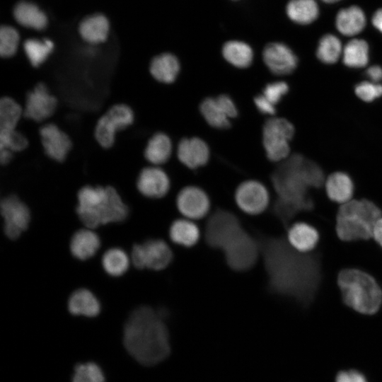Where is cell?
Masks as SVG:
<instances>
[{
	"label": "cell",
	"mask_w": 382,
	"mask_h": 382,
	"mask_svg": "<svg viewBox=\"0 0 382 382\" xmlns=\"http://www.w3.org/2000/svg\"><path fill=\"white\" fill-rule=\"evenodd\" d=\"M100 247V239L92 228H81L76 231L70 241L71 255L78 260H86L96 255Z\"/></svg>",
	"instance_id": "cell-21"
},
{
	"label": "cell",
	"mask_w": 382,
	"mask_h": 382,
	"mask_svg": "<svg viewBox=\"0 0 382 382\" xmlns=\"http://www.w3.org/2000/svg\"><path fill=\"white\" fill-rule=\"evenodd\" d=\"M355 93L362 100L370 102L382 96V85L362 81L356 86Z\"/></svg>",
	"instance_id": "cell-41"
},
{
	"label": "cell",
	"mask_w": 382,
	"mask_h": 382,
	"mask_svg": "<svg viewBox=\"0 0 382 382\" xmlns=\"http://www.w3.org/2000/svg\"><path fill=\"white\" fill-rule=\"evenodd\" d=\"M23 117V107L14 98L5 96L0 99V131L17 129Z\"/></svg>",
	"instance_id": "cell-33"
},
{
	"label": "cell",
	"mask_w": 382,
	"mask_h": 382,
	"mask_svg": "<svg viewBox=\"0 0 382 382\" xmlns=\"http://www.w3.org/2000/svg\"><path fill=\"white\" fill-rule=\"evenodd\" d=\"M260 255L270 294L289 297L306 306L320 284V262L316 255L293 248L284 237L257 232Z\"/></svg>",
	"instance_id": "cell-1"
},
{
	"label": "cell",
	"mask_w": 382,
	"mask_h": 382,
	"mask_svg": "<svg viewBox=\"0 0 382 382\" xmlns=\"http://www.w3.org/2000/svg\"><path fill=\"white\" fill-rule=\"evenodd\" d=\"M77 201L76 212L86 228L121 222L129 215L128 207L112 186L85 185L78 191Z\"/></svg>",
	"instance_id": "cell-4"
},
{
	"label": "cell",
	"mask_w": 382,
	"mask_h": 382,
	"mask_svg": "<svg viewBox=\"0 0 382 382\" xmlns=\"http://www.w3.org/2000/svg\"><path fill=\"white\" fill-rule=\"evenodd\" d=\"M222 54L231 64L239 68L249 66L253 59L250 46L238 40L226 42L222 47Z\"/></svg>",
	"instance_id": "cell-31"
},
{
	"label": "cell",
	"mask_w": 382,
	"mask_h": 382,
	"mask_svg": "<svg viewBox=\"0 0 382 382\" xmlns=\"http://www.w3.org/2000/svg\"><path fill=\"white\" fill-rule=\"evenodd\" d=\"M109 31V21L105 16L100 13L86 17L79 25L81 37L91 45L105 42L108 37Z\"/></svg>",
	"instance_id": "cell-20"
},
{
	"label": "cell",
	"mask_w": 382,
	"mask_h": 382,
	"mask_svg": "<svg viewBox=\"0 0 382 382\" xmlns=\"http://www.w3.org/2000/svg\"><path fill=\"white\" fill-rule=\"evenodd\" d=\"M371 23L374 27L382 33V8L374 12L371 18Z\"/></svg>",
	"instance_id": "cell-48"
},
{
	"label": "cell",
	"mask_w": 382,
	"mask_h": 382,
	"mask_svg": "<svg viewBox=\"0 0 382 382\" xmlns=\"http://www.w3.org/2000/svg\"><path fill=\"white\" fill-rule=\"evenodd\" d=\"M176 206L179 212L190 219H199L205 216L210 208L207 194L196 186H187L178 194Z\"/></svg>",
	"instance_id": "cell-16"
},
{
	"label": "cell",
	"mask_w": 382,
	"mask_h": 382,
	"mask_svg": "<svg viewBox=\"0 0 382 382\" xmlns=\"http://www.w3.org/2000/svg\"><path fill=\"white\" fill-rule=\"evenodd\" d=\"M366 76L374 83L382 80V67L379 65H374L366 70Z\"/></svg>",
	"instance_id": "cell-46"
},
{
	"label": "cell",
	"mask_w": 382,
	"mask_h": 382,
	"mask_svg": "<svg viewBox=\"0 0 382 382\" xmlns=\"http://www.w3.org/2000/svg\"><path fill=\"white\" fill-rule=\"evenodd\" d=\"M373 237L376 243L382 247V217L376 221L374 226Z\"/></svg>",
	"instance_id": "cell-47"
},
{
	"label": "cell",
	"mask_w": 382,
	"mask_h": 382,
	"mask_svg": "<svg viewBox=\"0 0 382 382\" xmlns=\"http://www.w3.org/2000/svg\"><path fill=\"white\" fill-rule=\"evenodd\" d=\"M178 157L185 166L195 169L207 163L209 149L199 138H185L178 144Z\"/></svg>",
	"instance_id": "cell-19"
},
{
	"label": "cell",
	"mask_w": 382,
	"mask_h": 382,
	"mask_svg": "<svg viewBox=\"0 0 382 382\" xmlns=\"http://www.w3.org/2000/svg\"><path fill=\"white\" fill-rule=\"evenodd\" d=\"M227 265L236 272H245L256 264L260 247L255 236L243 230L222 250Z\"/></svg>",
	"instance_id": "cell-11"
},
{
	"label": "cell",
	"mask_w": 382,
	"mask_h": 382,
	"mask_svg": "<svg viewBox=\"0 0 382 382\" xmlns=\"http://www.w3.org/2000/svg\"><path fill=\"white\" fill-rule=\"evenodd\" d=\"M13 16L20 25L37 30L45 29L48 22L45 13L35 4L24 0L16 4Z\"/></svg>",
	"instance_id": "cell-25"
},
{
	"label": "cell",
	"mask_w": 382,
	"mask_h": 382,
	"mask_svg": "<svg viewBox=\"0 0 382 382\" xmlns=\"http://www.w3.org/2000/svg\"><path fill=\"white\" fill-rule=\"evenodd\" d=\"M381 211L366 199L350 200L339 208L336 216V233L344 241L367 240L373 237Z\"/></svg>",
	"instance_id": "cell-6"
},
{
	"label": "cell",
	"mask_w": 382,
	"mask_h": 382,
	"mask_svg": "<svg viewBox=\"0 0 382 382\" xmlns=\"http://www.w3.org/2000/svg\"><path fill=\"white\" fill-rule=\"evenodd\" d=\"M245 228L232 212L219 208L208 218L204 228V240L213 249L221 251Z\"/></svg>",
	"instance_id": "cell-8"
},
{
	"label": "cell",
	"mask_w": 382,
	"mask_h": 382,
	"mask_svg": "<svg viewBox=\"0 0 382 382\" xmlns=\"http://www.w3.org/2000/svg\"><path fill=\"white\" fill-rule=\"evenodd\" d=\"M54 48V42L47 38H29L24 41L23 50L30 65L40 66L48 59Z\"/></svg>",
	"instance_id": "cell-32"
},
{
	"label": "cell",
	"mask_w": 382,
	"mask_h": 382,
	"mask_svg": "<svg viewBox=\"0 0 382 382\" xmlns=\"http://www.w3.org/2000/svg\"><path fill=\"white\" fill-rule=\"evenodd\" d=\"M134 112L130 105L119 103L110 106L97 120L93 135L98 144L105 149L111 148L117 133L131 126Z\"/></svg>",
	"instance_id": "cell-7"
},
{
	"label": "cell",
	"mask_w": 382,
	"mask_h": 382,
	"mask_svg": "<svg viewBox=\"0 0 382 382\" xmlns=\"http://www.w3.org/2000/svg\"><path fill=\"white\" fill-rule=\"evenodd\" d=\"M288 18L297 24L307 25L319 16V7L316 0H290L286 6Z\"/></svg>",
	"instance_id": "cell-29"
},
{
	"label": "cell",
	"mask_w": 382,
	"mask_h": 382,
	"mask_svg": "<svg viewBox=\"0 0 382 382\" xmlns=\"http://www.w3.org/2000/svg\"><path fill=\"white\" fill-rule=\"evenodd\" d=\"M200 236L197 226L188 219H180L175 220L169 228V237L175 244L192 247L199 241Z\"/></svg>",
	"instance_id": "cell-30"
},
{
	"label": "cell",
	"mask_w": 382,
	"mask_h": 382,
	"mask_svg": "<svg viewBox=\"0 0 382 382\" xmlns=\"http://www.w3.org/2000/svg\"><path fill=\"white\" fill-rule=\"evenodd\" d=\"M72 382H105V376L96 364H79L74 368Z\"/></svg>",
	"instance_id": "cell-40"
},
{
	"label": "cell",
	"mask_w": 382,
	"mask_h": 382,
	"mask_svg": "<svg viewBox=\"0 0 382 382\" xmlns=\"http://www.w3.org/2000/svg\"><path fill=\"white\" fill-rule=\"evenodd\" d=\"M131 260L122 249L112 248L103 254L101 263L105 272L112 277L123 275L129 269Z\"/></svg>",
	"instance_id": "cell-35"
},
{
	"label": "cell",
	"mask_w": 382,
	"mask_h": 382,
	"mask_svg": "<svg viewBox=\"0 0 382 382\" xmlns=\"http://www.w3.org/2000/svg\"><path fill=\"white\" fill-rule=\"evenodd\" d=\"M238 207L252 215L263 212L268 206L269 192L265 186L257 180H247L238 185L235 193Z\"/></svg>",
	"instance_id": "cell-15"
},
{
	"label": "cell",
	"mask_w": 382,
	"mask_h": 382,
	"mask_svg": "<svg viewBox=\"0 0 382 382\" xmlns=\"http://www.w3.org/2000/svg\"><path fill=\"white\" fill-rule=\"evenodd\" d=\"M57 105V98L44 83L39 82L26 94L23 117L36 122H45L54 114Z\"/></svg>",
	"instance_id": "cell-13"
},
{
	"label": "cell",
	"mask_w": 382,
	"mask_h": 382,
	"mask_svg": "<svg viewBox=\"0 0 382 382\" xmlns=\"http://www.w3.org/2000/svg\"><path fill=\"white\" fill-rule=\"evenodd\" d=\"M319 235L312 226L297 222L290 226L287 232V241L291 246L301 253H308L317 245Z\"/></svg>",
	"instance_id": "cell-23"
},
{
	"label": "cell",
	"mask_w": 382,
	"mask_h": 382,
	"mask_svg": "<svg viewBox=\"0 0 382 382\" xmlns=\"http://www.w3.org/2000/svg\"><path fill=\"white\" fill-rule=\"evenodd\" d=\"M294 134L293 125L286 119L272 117L263 127V145L267 158L272 161L285 159L289 153V141Z\"/></svg>",
	"instance_id": "cell-10"
},
{
	"label": "cell",
	"mask_w": 382,
	"mask_h": 382,
	"mask_svg": "<svg viewBox=\"0 0 382 382\" xmlns=\"http://www.w3.org/2000/svg\"><path fill=\"white\" fill-rule=\"evenodd\" d=\"M40 142L45 155L57 162H63L72 149V141L67 133L52 122L39 129Z\"/></svg>",
	"instance_id": "cell-14"
},
{
	"label": "cell",
	"mask_w": 382,
	"mask_h": 382,
	"mask_svg": "<svg viewBox=\"0 0 382 382\" xmlns=\"http://www.w3.org/2000/svg\"><path fill=\"white\" fill-rule=\"evenodd\" d=\"M344 303L366 315L376 313L382 303V290L370 274L357 269H345L337 277Z\"/></svg>",
	"instance_id": "cell-5"
},
{
	"label": "cell",
	"mask_w": 382,
	"mask_h": 382,
	"mask_svg": "<svg viewBox=\"0 0 382 382\" xmlns=\"http://www.w3.org/2000/svg\"><path fill=\"white\" fill-rule=\"evenodd\" d=\"M100 303L97 297L88 289L75 290L68 300L69 311L74 316L96 317L100 311Z\"/></svg>",
	"instance_id": "cell-24"
},
{
	"label": "cell",
	"mask_w": 382,
	"mask_h": 382,
	"mask_svg": "<svg viewBox=\"0 0 382 382\" xmlns=\"http://www.w3.org/2000/svg\"><path fill=\"white\" fill-rule=\"evenodd\" d=\"M13 153L7 149H0V163L3 166L8 164L13 159Z\"/></svg>",
	"instance_id": "cell-49"
},
{
	"label": "cell",
	"mask_w": 382,
	"mask_h": 382,
	"mask_svg": "<svg viewBox=\"0 0 382 382\" xmlns=\"http://www.w3.org/2000/svg\"><path fill=\"white\" fill-rule=\"evenodd\" d=\"M200 112L213 127L226 129L231 126L230 119L221 109L216 98H207L200 104Z\"/></svg>",
	"instance_id": "cell-36"
},
{
	"label": "cell",
	"mask_w": 382,
	"mask_h": 382,
	"mask_svg": "<svg viewBox=\"0 0 382 382\" xmlns=\"http://www.w3.org/2000/svg\"><path fill=\"white\" fill-rule=\"evenodd\" d=\"M325 190L330 200L343 204L350 201L354 192V185L347 173L335 172L327 178Z\"/></svg>",
	"instance_id": "cell-27"
},
{
	"label": "cell",
	"mask_w": 382,
	"mask_h": 382,
	"mask_svg": "<svg viewBox=\"0 0 382 382\" xmlns=\"http://www.w3.org/2000/svg\"><path fill=\"white\" fill-rule=\"evenodd\" d=\"M369 45L362 40L354 38L349 41L342 51L344 64L352 68L366 66L369 62Z\"/></svg>",
	"instance_id": "cell-34"
},
{
	"label": "cell",
	"mask_w": 382,
	"mask_h": 382,
	"mask_svg": "<svg viewBox=\"0 0 382 382\" xmlns=\"http://www.w3.org/2000/svg\"><path fill=\"white\" fill-rule=\"evenodd\" d=\"M179 71V61L171 53H162L155 56L149 64L151 75L156 81L164 83L173 82Z\"/></svg>",
	"instance_id": "cell-26"
},
{
	"label": "cell",
	"mask_w": 382,
	"mask_h": 382,
	"mask_svg": "<svg viewBox=\"0 0 382 382\" xmlns=\"http://www.w3.org/2000/svg\"><path fill=\"white\" fill-rule=\"evenodd\" d=\"M1 214L4 219V231L9 239L18 238L29 226V208L16 195H11L1 199Z\"/></svg>",
	"instance_id": "cell-12"
},
{
	"label": "cell",
	"mask_w": 382,
	"mask_h": 382,
	"mask_svg": "<svg viewBox=\"0 0 382 382\" xmlns=\"http://www.w3.org/2000/svg\"><path fill=\"white\" fill-rule=\"evenodd\" d=\"M325 3H327V4H335V3H337L338 1H340L342 0H320Z\"/></svg>",
	"instance_id": "cell-50"
},
{
	"label": "cell",
	"mask_w": 382,
	"mask_h": 382,
	"mask_svg": "<svg viewBox=\"0 0 382 382\" xmlns=\"http://www.w3.org/2000/svg\"><path fill=\"white\" fill-rule=\"evenodd\" d=\"M342 45L340 39L332 35L326 34L320 39L316 56L318 59L325 64H334L341 54H342Z\"/></svg>",
	"instance_id": "cell-37"
},
{
	"label": "cell",
	"mask_w": 382,
	"mask_h": 382,
	"mask_svg": "<svg viewBox=\"0 0 382 382\" xmlns=\"http://www.w3.org/2000/svg\"><path fill=\"white\" fill-rule=\"evenodd\" d=\"M171 151L170 139L165 133L157 132L148 140L144 156L150 163L158 166L168 161Z\"/></svg>",
	"instance_id": "cell-28"
},
{
	"label": "cell",
	"mask_w": 382,
	"mask_h": 382,
	"mask_svg": "<svg viewBox=\"0 0 382 382\" xmlns=\"http://www.w3.org/2000/svg\"><path fill=\"white\" fill-rule=\"evenodd\" d=\"M136 185L144 197L159 199L169 191L170 183L166 173L158 166H152L142 168L139 172Z\"/></svg>",
	"instance_id": "cell-17"
},
{
	"label": "cell",
	"mask_w": 382,
	"mask_h": 382,
	"mask_svg": "<svg viewBox=\"0 0 382 382\" xmlns=\"http://www.w3.org/2000/svg\"><path fill=\"white\" fill-rule=\"evenodd\" d=\"M262 57L268 69L277 75L291 74L298 63L294 52L281 42L267 44L263 50Z\"/></svg>",
	"instance_id": "cell-18"
},
{
	"label": "cell",
	"mask_w": 382,
	"mask_h": 382,
	"mask_svg": "<svg viewBox=\"0 0 382 382\" xmlns=\"http://www.w3.org/2000/svg\"><path fill=\"white\" fill-rule=\"evenodd\" d=\"M28 145L27 137L17 129L0 131V149H7L15 154L24 151Z\"/></svg>",
	"instance_id": "cell-39"
},
{
	"label": "cell",
	"mask_w": 382,
	"mask_h": 382,
	"mask_svg": "<svg viewBox=\"0 0 382 382\" xmlns=\"http://www.w3.org/2000/svg\"><path fill=\"white\" fill-rule=\"evenodd\" d=\"M335 382H368L366 377L359 371L349 370L340 371L335 378Z\"/></svg>",
	"instance_id": "cell-44"
},
{
	"label": "cell",
	"mask_w": 382,
	"mask_h": 382,
	"mask_svg": "<svg viewBox=\"0 0 382 382\" xmlns=\"http://www.w3.org/2000/svg\"><path fill=\"white\" fill-rule=\"evenodd\" d=\"M167 316L164 308L156 311L151 306H141L127 318L124 328V345L141 364L156 365L170 354L169 332L165 323Z\"/></svg>",
	"instance_id": "cell-3"
},
{
	"label": "cell",
	"mask_w": 382,
	"mask_h": 382,
	"mask_svg": "<svg viewBox=\"0 0 382 382\" xmlns=\"http://www.w3.org/2000/svg\"><path fill=\"white\" fill-rule=\"evenodd\" d=\"M289 86L284 81H276L268 83L263 90V96L274 105L278 103L287 93Z\"/></svg>",
	"instance_id": "cell-42"
},
{
	"label": "cell",
	"mask_w": 382,
	"mask_h": 382,
	"mask_svg": "<svg viewBox=\"0 0 382 382\" xmlns=\"http://www.w3.org/2000/svg\"><path fill=\"white\" fill-rule=\"evenodd\" d=\"M173 253L168 243L162 239L150 238L133 245L131 262L137 269L159 271L166 269L172 262Z\"/></svg>",
	"instance_id": "cell-9"
},
{
	"label": "cell",
	"mask_w": 382,
	"mask_h": 382,
	"mask_svg": "<svg viewBox=\"0 0 382 382\" xmlns=\"http://www.w3.org/2000/svg\"><path fill=\"white\" fill-rule=\"evenodd\" d=\"M366 25V15L358 6L344 8L338 11L335 17L337 30L345 36L358 35L364 29Z\"/></svg>",
	"instance_id": "cell-22"
},
{
	"label": "cell",
	"mask_w": 382,
	"mask_h": 382,
	"mask_svg": "<svg viewBox=\"0 0 382 382\" xmlns=\"http://www.w3.org/2000/svg\"><path fill=\"white\" fill-rule=\"evenodd\" d=\"M216 99L229 119L234 118L238 115L236 106L228 96L222 94L216 97Z\"/></svg>",
	"instance_id": "cell-43"
},
{
	"label": "cell",
	"mask_w": 382,
	"mask_h": 382,
	"mask_svg": "<svg viewBox=\"0 0 382 382\" xmlns=\"http://www.w3.org/2000/svg\"><path fill=\"white\" fill-rule=\"evenodd\" d=\"M254 102L260 112L267 115H273L275 112L274 105L263 95L255 97Z\"/></svg>",
	"instance_id": "cell-45"
},
{
	"label": "cell",
	"mask_w": 382,
	"mask_h": 382,
	"mask_svg": "<svg viewBox=\"0 0 382 382\" xmlns=\"http://www.w3.org/2000/svg\"><path fill=\"white\" fill-rule=\"evenodd\" d=\"M20 35L12 26L1 25L0 28V55L2 58L13 57L18 49Z\"/></svg>",
	"instance_id": "cell-38"
},
{
	"label": "cell",
	"mask_w": 382,
	"mask_h": 382,
	"mask_svg": "<svg viewBox=\"0 0 382 382\" xmlns=\"http://www.w3.org/2000/svg\"><path fill=\"white\" fill-rule=\"evenodd\" d=\"M271 180L277 195L272 212L286 226L297 214L314 207L308 190L320 187L324 182V174L315 162L294 154L277 167Z\"/></svg>",
	"instance_id": "cell-2"
}]
</instances>
